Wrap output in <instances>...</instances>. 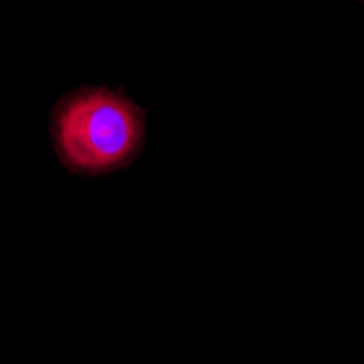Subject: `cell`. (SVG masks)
Here are the masks:
<instances>
[{"label": "cell", "instance_id": "obj_1", "mask_svg": "<svg viewBox=\"0 0 364 364\" xmlns=\"http://www.w3.org/2000/svg\"><path fill=\"white\" fill-rule=\"evenodd\" d=\"M144 140V114L118 92L81 90L55 112V144L68 168L101 175L124 166Z\"/></svg>", "mask_w": 364, "mask_h": 364}]
</instances>
